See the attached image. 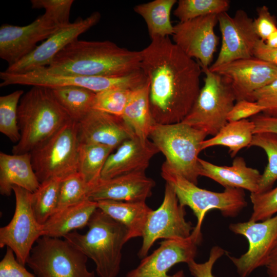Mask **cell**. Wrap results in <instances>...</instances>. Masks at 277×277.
I'll return each instance as SVG.
<instances>
[{"mask_svg": "<svg viewBox=\"0 0 277 277\" xmlns=\"http://www.w3.org/2000/svg\"><path fill=\"white\" fill-rule=\"evenodd\" d=\"M21 134L14 154L30 153L72 119L49 88L33 86L21 97L17 110Z\"/></svg>", "mask_w": 277, "mask_h": 277, "instance_id": "3", "label": "cell"}, {"mask_svg": "<svg viewBox=\"0 0 277 277\" xmlns=\"http://www.w3.org/2000/svg\"><path fill=\"white\" fill-rule=\"evenodd\" d=\"M229 229L245 236L249 244L247 251L240 256L227 255L239 275L248 277L257 268L265 267L277 243V214L262 221L232 223Z\"/></svg>", "mask_w": 277, "mask_h": 277, "instance_id": "13", "label": "cell"}, {"mask_svg": "<svg viewBox=\"0 0 277 277\" xmlns=\"http://www.w3.org/2000/svg\"><path fill=\"white\" fill-rule=\"evenodd\" d=\"M200 175L208 177L226 188L258 192L261 174L256 169L248 167L241 156L234 159L232 165L219 166L199 159Z\"/></svg>", "mask_w": 277, "mask_h": 277, "instance_id": "23", "label": "cell"}, {"mask_svg": "<svg viewBox=\"0 0 277 277\" xmlns=\"http://www.w3.org/2000/svg\"><path fill=\"white\" fill-rule=\"evenodd\" d=\"M265 267L269 277H277V243Z\"/></svg>", "mask_w": 277, "mask_h": 277, "instance_id": "47", "label": "cell"}, {"mask_svg": "<svg viewBox=\"0 0 277 277\" xmlns=\"http://www.w3.org/2000/svg\"><path fill=\"white\" fill-rule=\"evenodd\" d=\"M217 15L180 22L173 26V42L188 57L195 58L202 68H209L219 43L214 32Z\"/></svg>", "mask_w": 277, "mask_h": 277, "instance_id": "18", "label": "cell"}, {"mask_svg": "<svg viewBox=\"0 0 277 277\" xmlns=\"http://www.w3.org/2000/svg\"><path fill=\"white\" fill-rule=\"evenodd\" d=\"M81 234L72 231L65 240L92 260L99 277H116L120 271L122 251L128 242L126 227L97 208Z\"/></svg>", "mask_w": 277, "mask_h": 277, "instance_id": "4", "label": "cell"}, {"mask_svg": "<svg viewBox=\"0 0 277 277\" xmlns=\"http://www.w3.org/2000/svg\"><path fill=\"white\" fill-rule=\"evenodd\" d=\"M23 94V90H17L0 97V131L13 143L21 138L17 110Z\"/></svg>", "mask_w": 277, "mask_h": 277, "instance_id": "35", "label": "cell"}, {"mask_svg": "<svg viewBox=\"0 0 277 277\" xmlns=\"http://www.w3.org/2000/svg\"><path fill=\"white\" fill-rule=\"evenodd\" d=\"M97 209V202L87 199L56 211L43 225V236L61 239L82 229L87 226Z\"/></svg>", "mask_w": 277, "mask_h": 277, "instance_id": "25", "label": "cell"}, {"mask_svg": "<svg viewBox=\"0 0 277 277\" xmlns=\"http://www.w3.org/2000/svg\"><path fill=\"white\" fill-rule=\"evenodd\" d=\"M73 0H31L33 9H44L62 27L68 25Z\"/></svg>", "mask_w": 277, "mask_h": 277, "instance_id": "39", "label": "cell"}, {"mask_svg": "<svg viewBox=\"0 0 277 277\" xmlns=\"http://www.w3.org/2000/svg\"><path fill=\"white\" fill-rule=\"evenodd\" d=\"M141 51L110 41L76 39L66 46L45 70L55 74L119 77L141 70Z\"/></svg>", "mask_w": 277, "mask_h": 277, "instance_id": "2", "label": "cell"}, {"mask_svg": "<svg viewBox=\"0 0 277 277\" xmlns=\"http://www.w3.org/2000/svg\"><path fill=\"white\" fill-rule=\"evenodd\" d=\"M265 42L270 47H277V30L272 33Z\"/></svg>", "mask_w": 277, "mask_h": 277, "instance_id": "48", "label": "cell"}, {"mask_svg": "<svg viewBox=\"0 0 277 277\" xmlns=\"http://www.w3.org/2000/svg\"><path fill=\"white\" fill-rule=\"evenodd\" d=\"M61 27L45 12L30 24L23 26L4 24L0 27V57L12 65L27 56Z\"/></svg>", "mask_w": 277, "mask_h": 277, "instance_id": "15", "label": "cell"}, {"mask_svg": "<svg viewBox=\"0 0 277 277\" xmlns=\"http://www.w3.org/2000/svg\"><path fill=\"white\" fill-rule=\"evenodd\" d=\"M257 17L253 19L254 31L260 39L265 42L267 38L277 30V22L268 8L262 6L256 9Z\"/></svg>", "mask_w": 277, "mask_h": 277, "instance_id": "41", "label": "cell"}, {"mask_svg": "<svg viewBox=\"0 0 277 277\" xmlns=\"http://www.w3.org/2000/svg\"><path fill=\"white\" fill-rule=\"evenodd\" d=\"M50 89L56 100L74 121L78 122L92 109L95 93L88 89L76 86Z\"/></svg>", "mask_w": 277, "mask_h": 277, "instance_id": "31", "label": "cell"}, {"mask_svg": "<svg viewBox=\"0 0 277 277\" xmlns=\"http://www.w3.org/2000/svg\"><path fill=\"white\" fill-rule=\"evenodd\" d=\"M40 183L33 169L30 153L8 154L0 152V193L10 196L14 186L33 193Z\"/></svg>", "mask_w": 277, "mask_h": 277, "instance_id": "24", "label": "cell"}, {"mask_svg": "<svg viewBox=\"0 0 277 277\" xmlns=\"http://www.w3.org/2000/svg\"><path fill=\"white\" fill-rule=\"evenodd\" d=\"M252 146L264 150L268 157V164L261 174L256 193H262L272 189L277 180V134L272 132L255 133L249 147Z\"/></svg>", "mask_w": 277, "mask_h": 277, "instance_id": "33", "label": "cell"}, {"mask_svg": "<svg viewBox=\"0 0 277 277\" xmlns=\"http://www.w3.org/2000/svg\"><path fill=\"white\" fill-rule=\"evenodd\" d=\"M202 239V235L192 232L186 239L164 240L159 248L143 258L139 265L129 271L125 277H185L182 270L172 275L168 272L176 264H187L194 260Z\"/></svg>", "mask_w": 277, "mask_h": 277, "instance_id": "14", "label": "cell"}, {"mask_svg": "<svg viewBox=\"0 0 277 277\" xmlns=\"http://www.w3.org/2000/svg\"><path fill=\"white\" fill-rule=\"evenodd\" d=\"M133 90L112 89L95 93L92 109L122 117Z\"/></svg>", "mask_w": 277, "mask_h": 277, "instance_id": "37", "label": "cell"}, {"mask_svg": "<svg viewBox=\"0 0 277 277\" xmlns=\"http://www.w3.org/2000/svg\"><path fill=\"white\" fill-rule=\"evenodd\" d=\"M230 86L236 101H251L253 93L277 78V66L252 56L209 68Z\"/></svg>", "mask_w": 277, "mask_h": 277, "instance_id": "17", "label": "cell"}, {"mask_svg": "<svg viewBox=\"0 0 277 277\" xmlns=\"http://www.w3.org/2000/svg\"><path fill=\"white\" fill-rule=\"evenodd\" d=\"M222 34L218 56L209 68L253 56L255 46L260 38L253 26V19L244 10H238L231 16L227 12L217 15Z\"/></svg>", "mask_w": 277, "mask_h": 277, "instance_id": "16", "label": "cell"}, {"mask_svg": "<svg viewBox=\"0 0 277 277\" xmlns=\"http://www.w3.org/2000/svg\"><path fill=\"white\" fill-rule=\"evenodd\" d=\"M264 107L256 102L247 100L236 101L227 116L228 122H235L252 117L263 112Z\"/></svg>", "mask_w": 277, "mask_h": 277, "instance_id": "44", "label": "cell"}, {"mask_svg": "<svg viewBox=\"0 0 277 277\" xmlns=\"http://www.w3.org/2000/svg\"><path fill=\"white\" fill-rule=\"evenodd\" d=\"M88 258L66 240L42 236L32 248L26 264L37 277H95Z\"/></svg>", "mask_w": 277, "mask_h": 277, "instance_id": "9", "label": "cell"}, {"mask_svg": "<svg viewBox=\"0 0 277 277\" xmlns=\"http://www.w3.org/2000/svg\"><path fill=\"white\" fill-rule=\"evenodd\" d=\"M101 17L100 13L95 11L85 18H78L61 28L38 45L33 52L15 64L8 66L5 71L10 73H24L47 67L66 46L96 25Z\"/></svg>", "mask_w": 277, "mask_h": 277, "instance_id": "19", "label": "cell"}, {"mask_svg": "<svg viewBox=\"0 0 277 277\" xmlns=\"http://www.w3.org/2000/svg\"><path fill=\"white\" fill-rule=\"evenodd\" d=\"M229 7L228 0H180L173 14L180 22H185L203 16L218 15L227 12Z\"/></svg>", "mask_w": 277, "mask_h": 277, "instance_id": "34", "label": "cell"}, {"mask_svg": "<svg viewBox=\"0 0 277 277\" xmlns=\"http://www.w3.org/2000/svg\"><path fill=\"white\" fill-rule=\"evenodd\" d=\"M205 74L204 84L183 123L215 135L227 123V116L236 101L228 83L209 68H202Z\"/></svg>", "mask_w": 277, "mask_h": 277, "instance_id": "8", "label": "cell"}, {"mask_svg": "<svg viewBox=\"0 0 277 277\" xmlns=\"http://www.w3.org/2000/svg\"><path fill=\"white\" fill-rule=\"evenodd\" d=\"M159 152L151 141H143L134 135L124 141L109 155L102 171L101 179L145 173L152 157Z\"/></svg>", "mask_w": 277, "mask_h": 277, "instance_id": "22", "label": "cell"}, {"mask_svg": "<svg viewBox=\"0 0 277 277\" xmlns=\"http://www.w3.org/2000/svg\"><path fill=\"white\" fill-rule=\"evenodd\" d=\"M161 175L174 191L182 206L189 207L197 218L193 232L202 235L201 227L207 213L219 210L226 217H234L247 205L244 190L226 188L223 192H214L200 188L177 173L164 162Z\"/></svg>", "mask_w": 277, "mask_h": 277, "instance_id": "5", "label": "cell"}, {"mask_svg": "<svg viewBox=\"0 0 277 277\" xmlns=\"http://www.w3.org/2000/svg\"><path fill=\"white\" fill-rule=\"evenodd\" d=\"M122 118L140 139H148L155 122L150 111L148 80L132 91Z\"/></svg>", "mask_w": 277, "mask_h": 277, "instance_id": "27", "label": "cell"}, {"mask_svg": "<svg viewBox=\"0 0 277 277\" xmlns=\"http://www.w3.org/2000/svg\"><path fill=\"white\" fill-rule=\"evenodd\" d=\"M254 128L253 122L247 119L228 122L216 134L202 142V150L215 146H222L228 148L230 155L233 157L242 149L249 147Z\"/></svg>", "mask_w": 277, "mask_h": 277, "instance_id": "28", "label": "cell"}, {"mask_svg": "<svg viewBox=\"0 0 277 277\" xmlns=\"http://www.w3.org/2000/svg\"><path fill=\"white\" fill-rule=\"evenodd\" d=\"M141 69L149 83V103L155 123H181L199 94L203 72L169 36L157 37L141 51Z\"/></svg>", "mask_w": 277, "mask_h": 277, "instance_id": "1", "label": "cell"}, {"mask_svg": "<svg viewBox=\"0 0 277 277\" xmlns=\"http://www.w3.org/2000/svg\"><path fill=\"white\" fill-rule=\"evenodd\" d=\"M15 208L12 219L0 228V247L10 248L17 260L26 264L34 243L43 235V225L34 214L31 205L32 192L14 186Z\"/></svg>", "mask_w": 277, "mask_h": 277, "instance_id": "11", "label": "cell"}, {"mask_svg": "<svg viewBox=\"0 0 277 277\" xmlns=\"http://www.w3.org/2000/svg\"><path fill=\"white\" fill-rule=\"evenodd\" d=\"M186 213L173 188L166 183L162 204L152 210L148 217L138 256L141 258L147 256L158 239H184L190 236L194 227L186 220Z\"/></svg>", "mask_w": 277, "mask_h": 277, "instance_id": "12", "label": "cell"}, {"mask_svg": "<svg viewBox=\"0 0 277 277\" xmlns=\"http://www.w3.org/2000/svg\"><path fill=\"white\" fill-rule=\"evenodd\" d=\"M207 134L183 122L154 123L149 138L177 173L197 185L200 175L199 154Z\"/></svg>", "mask_w": 277, "mask_h": 277, "instance_id": "6", "label": "cell"}, {"mask_svg": "<svg viewBox=\"0 0 277 277\" xmlns=\"http://www.w3.org/2000/svg\"><path fill=\"white\" fill-rule=\"evenodd\" d=\"M89 189L90 187L78 172L62 179L55 211L88 199Z\"/></svg>", "mask_w": 277, "mask_h": 277, "instance_id": "36", "label": "cell"}, {"mask_svg": "<svg viewBox=\"0 0 277 277\" xmlns=\"http://www.w3.org/2000/svg\"><path fill=\"white\" fill-rule=\"evenodd\" d=\"M114 150L101 144L80 143L77 172L90 188L101 179L106 162Z\"/></svg>", "mask_w": 277, "mask_h": 277, "instance_id": "30", "label": "cell"}, {"mask_svg": "<svg viewBox=\"0 0 277 277\" xmlns=\"http://www.w3.org/2000/svg\"><path fill=\"white\" fill-rule=\"evenodd\" d=\"M251 120L255 126L254 134L260 132L277 134V117L258 114L252 116Z\"/></svg>", "mask_w": 277, "mask_h": 277, "instance_id": "45", "label": "cell"}, {"mask_svg": "<svg viewBox=\"0 0 277 277\" xmlns=\"http://www.w3.org/2000/svg\"><path fill=\"white\" fill-rule=\"evenodd\" d=\"M176 0H154L135 6V12L144 19L151 40L172 35L173 26L170 20L171 10Z\"/></svg>", "mask_w": 277, "mask_h": 277, "instance_id": "29", "label": "cell"}, {"mask_svg": "<svg viewBox=\"0 0 277 277\" xmlns=\"http://www.w3.org/2000/svg\"><path fill=\"white\" fill-rule=\"evenodd\" d=\"M77 124L82 144H101L115 149L135 135L122 117L93 109Z\"/></svg>", "mask_w": 277, "mask_h": 277, "instance_id": "20", "label": "cell"}, {"mask_svg": "<svg viewBox=\"0 0 277 277\" xmlns=\"http://www.w3.org/2000/svg\"><path fill=\"white\" fill-rule=\"evenodd\" d=\"M1 87L12 85L39 86L49 88L76 86L95 93L112 89L134 90L142 85L143 77L139 71L119 77L83 76L51 73L44 68L24 73L0 72Z\"/></svg>", "mask_w": 277, "mask_h": 277, "instance_id": "10", "label": "cell"}, {"mask_svg": "<svg viewBox=\"0 0 277 277\" xmlns=\"http://www.w3.org/2000/svg\"><path fill=\"white\" fill-rule=\"evenodd\" d=\"M225 253L226 251L219 246L212 247L206 261L199 263L193 260L187 264L191 274L194 277H215L212 272L213 266Z\"/></svg>", "mask_w": 277, "mask_h": 277, "instance_id": "43", "label": "cell"}, {"mask_svg": "<svg viewBox=\"0 0 277 277\" xmlns=\"http://www.w3.org/2000/svg\"><path fill=\"white\" fill-rule=\"evenodd\" d=\"M251 101L264 107L263 114L277 117V78L252 95Z\"/></svg>", "mask_w": 277, "mask_h": 277, "instance_id": "40", "label": "cell"}, {"mask_svg": "<svg viewBox=\"0 0 277 277\" xmlns=\"http://www.w3.org/2000/svg\"><path fill=\"white\" fill-rule=\"evenodd\" d=\"M97 204L98 208L126 227L128 241L142 237L148 217L153 210L145 202L102 200Z\"/></svg>", "mask_w": 277, "mask_h": 277, "instance_id": "26", "label": "cell"}, {"mask_svg": "<svg viewBox=\"0 0 277 277\" xmlns=\"http://www.w3.org/2000/svg\"><path fill=\"white\" fill-rule=\"evenodd\" d=\"M252 212L249 220L262 221L277 214V186L259 193H250Z\"/></svg>", "mask_w": 277, "mask_h": 277, "instance_id": "38", "label": "cell"}, {"mask_svg": "<svg viewBox=\"0 0 277 277\" xmlns=\"http://www.w3.org/2000/svg\"><path fill=\"white\" fill-rule=\"evenodd\" d=\"M62 179L53 178L40 183L31 195V205L38 222L43 225L55 212Z\"/></svg>", "mask_w": 277, "mask_h": 277, "instance_id": "32", "label": "cell"}, {"mask_svg": "<svg viewBox=\"0 0 277 277\" xmlns=\"http://www.w3.org/2000/svg\"><path fill=\"white\" fill-rule=\"evenodd\" d=\"M80 144L77 122L72 120L30 152L39 183L77 172Z\"/></svg>", "mask_w": 277, "mask_h": 277, "instance_id": "7", "label": "cell"}, {"mask_svg": "<svg viewBox=\"0 0 277 277\" xmlns=\"http://www.w3.org/2000/svg\"><path fill=\"white\" fill-rule=\"evenodd\" d=\"M155 182L144 172L133 173L114 177L101 179L90 188L88 198L93 201L113 200L145 202L152 194Z\"/></svg>", "mask_w": 277, "mask_h": 277, "instance_id": "21", "label": "cell"}, {"mask_svg": "<svg viewBox=\"0 0 277 277\" xmlns=\"http://www.w3.org/2000/svg\"><path fill=\"white\" fill-rule=\"evenodd\" d=\"M253 56L277 66V47H271L259 39L254 47Z\"/></svg>", "mask_w": 277, "mask_h": 277, "instance_id": "46", "label": "cell"}, {"mask_svg": "<svg viewBox=\"0 0 277 277\" xmlns=\"http://www.w3.org/2000/svg\"><path fill=\"white\" fill-rule=\"evenodd\" d=\"M0 277H37L28 271L16 259L13 250L7 247L0 262Z\"/></svg>", "mask_w": 277, "mask_h": 277, "instance_id": "42", "label": "cell"}]
</instances>
